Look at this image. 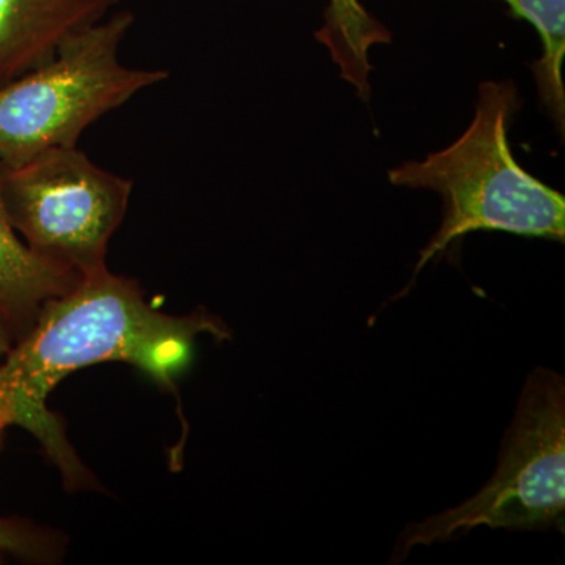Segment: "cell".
I'll return each instance as SVG.
<instances>
[{"instance_id":"8","label":"cell","mask_w":565,"mask_h":565,"mask_svg":"<svg viewBox=\"0 0 565 565\" xmlns=\"http://www.w3.org/2000/svg\"><path fill=\"white\" fill-rule=\"evenodd\" d=\"M332 55L341 77L353 85L359 98H371V47L388 44L392 32L364 9L360 0H329L323 25L315 33Z\"/></svg>"},{"instance_id":"2","label":"cell","mask_w":565,"mask_h":565,"mask_svg":"<svg viewBox=\"0 0 565 565\" xmlns=\"http://www.w3.org/2000/svg\"><path fill=\"white\" fill-rule=\"evenodd\" d=\"M522 102L512 81L479 85L473 121L445 150L388 172L393 185L444 199V222L424 247L414 278L455 241L476 232L565 239V196L515 161L509 128Z\"/></svg>"},{"instance_id":"1","label":"cell","mask_w":565,"mask_h":565,"mask_svg":"<svg viewBox=\"0 0 565 565\" xmlns=\"http://www.w3.org/2000/svg\"><path fill=\"white\" fill-rule=\"evenodd\" d=\"M230 338L218 319L202 313L174 318L152 308L139 286L103 273L47 300L39 318L0 362V435L21 426L61 467L68 484L84 481V468L46 399L66 375L102 362H126L162 385L172 384L192 356L200 334Z\"/></svg>"},{"instance_id":"10","label":"cell","mask_w":565,"mask_h":565,"mask_svg":"<svg viewBox=\"0 0 565 565\" xmlns=\"http://www.w3.org/2000/svg\"><path fill=\"white\" fill-rule=\"evenodd\" d=\"M13 341L9 327H7L6 322L0 318V362L6 359L7 353H9L11 348H13Z\"/></svg>"},{"instance_id":"9","label":"cell","mask_w":565,"mask_h":565,"mask_svg":"<svg viewBox=\"0 0 565 565\" xmlns=\"http://www.w3.org/2000/svg\"><path fill=\"white\" fill-rule=\"evenodd\" d=\"M512 17L525 20L537 29L542 55L533 65L539 98L556 128L564 134L565 90L563 65L565 57V0H503Z\"/></svg>"},{"instance_id":"3","label":"cell","mask_w":565,"mask_h":565,"mask_svg":"<svg viewBox=\"0 0 565 565\" xmlns=\"http://www.w3.org/2000/svg\"><path fill=\"white\" fill-rule=\"evenodd\" d=\"M132 24L131 11H118L71 36L51 61L0 85V166L76 147L93 122L169 79L166 70L120 61Z\"/></svg>"},{"instance_id":"7","label":"cell","mask_w":565,"mask_h":565,"mask_svg":"<svg viewBox=\"0 0 565 565\" xmlns=\"http://www.w3.org/2000/svg\"><path fill=\"white\" fill-rule=\"evenodd\" d=\"M81 275L36 255L11 225L0 192V318L14 341L32 329L47 300L76 288Z\"/></svg>"},{"instance_id":"4","label":"cell","mask_w":565,"mask_h":565,"mask_svg":"<svg viewBox=\"0 0 565 565\" xmlns=\"http://www.w3.org/2000/svg\"><path fill=\"white\" fill-rule=\"evenodd\" d=\"M564 377L537 367L523 386L493 478L457 508L405 527L390 563H403L415 546L456 541L479 526L564 531Z\"/></svg>"},{"instance_id":"5","label":"cell","mask_w":565,"mask_h":565,"mask_svg":"<svg viewBox=\"0 0 565 565\" xmlns=\"http://www.w3.org/2000/svg\"><path fill=\"white\" fill-rule=\"evenodd\" d=\"M0 192L21 239L84 278L107 269V245L128 211L132 181L103 169L76 145L0 166Z\"/></svg>"},{"instance_id":"6","label":"cell","mask_w":565,"mask_h":565,"mask_svg":"<svg viewBox=\"0 0 565 565\" xmlns=\"http://www.w3.org/2000/svg\"><path fill=\"white\" fill-rule=\"evenodd\" d=\"M118 0H0V85L51 61Z\"/></svg>"}]
</instances>
